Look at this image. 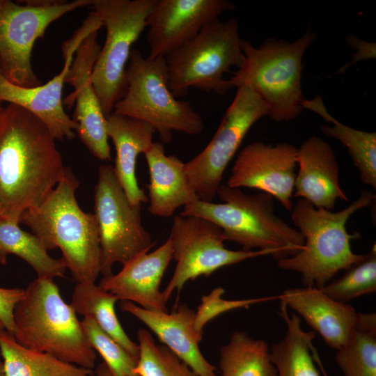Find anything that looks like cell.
Instances as JSON below:
<instances>
[{
    "label": "cell",
    "instance_id": "1",
    "mask_svg": "<svg viewBox=\"0 0 376 376\" xmlns=\"http://www.w3.org/2000/svg\"><path fill=\"white\" fill-rule=\"evenodd\" d=\"M45 124L15 104L0 122V218L19 224L24 212L40 205L61 180V155Z\"/></svg>",
    "mask_w": 376,
    "mask_h": 376
},
{
    "label": "cell",
    "instance_id": "2",
    "mask_svg": "<svg viewBox=\"0 0 376 376\" xmlns=\"http://www.w3.org/2000/svg\"><path fill=\"white\" fill-rule=\"evenodd\" d=\"M79 180L69 167L38 206L22 214L26 225L48 250L58 248L77 283L95 282L100 274V242L94 214L84 212L75 192Z\"/></svg>",
    "mask_w": 376,
    "mask_h": 376
},
{
    "label": "cell",
    "instance_id": "3",
    "mask_svg": "<svg viewBox=\"0 0 376 376\" xmlns=\"http://www.w3.org/2000/svg\"><path fill=\"white\" fill-rule=\"evenodd\" d=\"M375 201V194L363 189L348 206L332 212L298 200L291 218L304 244L296 254L278 260V267L300 274L304 286L322 289L339 271L347 270L366 258V254L352 251L351 241L361 236L358 232L349 233L346 225L354 213L372 205Z\"/></svg>",
    "mask_w": 376,
    "mask_h": 376
},
{
    "label": "cell",
    "instance_id": "4",
    "mask_svg": "<svg viewBox=\"0 0 376 376\" xmlns=\"http://www.w3.org/2000/svg\"><path fill=\"white\" fill-rule=\"evenodd\" d=\"M13 316V335L20 345L80 367L95 368L96 352L54 279L33 280L16 304Z\"/></svg>",
    "mask_w": 376,
    "mask_h": 376
},
{
    "label": "cell",
    "instance_id": "5",
    "mask_svg": "<svg viewBox=\"0 0 376 376\" xmlns=\"http://www.w3.org/2000/svg\"><path fill=\"white\" fill-rule=\"evenodd\" d=\"M217 195L224 203L198 199L184 206L179 214L209 219L220 227L224 240L235 242L246 251H269L277 260L303 248L300 233L275 214L272 195L263 191L247 194L226 185L219 187Z\"/></svg>",
    "mask_w": 376,
    "mask_h": 376
},
{
    "label": "cell",
    "instance_id": "6",
    "mask_svg": "<svg viewBox=\"0 0 376 376\" xmlns=\"http://www.w3.org/2000/svg\"><path fill=\"white\" fill-rule=\"evenodd\" d=\"M316 33L307 31L297 40L269 38L258 47L242 39L244 62L228 80L231 89L247 86L268 107V116L276 122L297 118L304 110L301 87L302 58Z\"/></svg>",
    "mask_w": 376,
    "mask_h": 376
},
{
    "label": "cell",
    "instance_id": "7",
    "mask_svg": "<svg viewBox=\"0 0 376 376\" xmlns=\"http://www.w3.org/2000/svg\"><path fill=\"white\" fill-rule=\"evenodd\" d=\"M128 61L127 90L113 112L150 124L162 143L171 141L173 132L189 135L203 132L201 115L189 102L178 100L170 91L165 58L150 59L133 49Z\"/></svg>",
    "mask_w": 376,
    "mask_h": 376
},
{
    "label": "cell",
    "instance_id": "8",
    "mask_svg": "<svg viewBox=\"0 0 376 376\" xmlns=\"http://www.w3.org/2000/svg\"><path fill=\"white\" fill-rule=\"evenodd\" d=\"M238 21L219 18L206 24L189 42L165 57L169 88L177 98L191 88L224 95L231 88L224 75L240 68L244 56Z\"/></svg>",
    "mask_w": 376,
    "mask_h": 376
},
{
    "label": "cell",
    "instance_id": "9",
    "mask_svg": "<svg viewBox=\"0 0 376 376\" xmlns=\"http://www.w3.org/2000/svg\"><path fill=\"white\" fill-rule=\"evenodd\" d=\"M157 0H93L91 6L107 30L95 63L91 81L105 117L125 95L127 68L132 45L147 26Z\"/></svg>",
    "mask_w": 376,
    "mask_h": 376
},
{
    "label": "cell",
    "instance_id": "10",
    "mask_svg": "<svg viewBox=\"0 0 376 376\" xmlns=\"http://www.w3.org/2000/svg\"><path fill=\"white\" fill-rule=\"evenodd\" d=\"M93 1L28 0L22 5L6 0L0 12V71L3 75L18 86L41 85L31 65L35 42L52 22L77 8L91 6Z\"/></svg>",
    "mask_w": 376,
    "mask_h": 376
},
{
    "label": "cell",
    "instance_id": "11",
    "mask_svg": "<svg viewBox=\"0 0 376 376\" xmlns=\"http://www.w3.org/2000/svg\"><path fill=\"white\" fill-rule=\"evenodd\" d=\"M93 214L100 237L103 276L113 274L114 263L124 265L154 246L150 233L141 223V205L130 203L112 165H101L98 169Z\"/></svg>",
    "mask_w": 376,
    "mask_h": 376
},
{
    "label": "cell",
    "instance_id": "12",
    "mask_svg": "<svg viewBox=\"0 0 376 376\" xmlns=\"http://www.w3.org/2000/svg\"><path fill=\"white\" fill-rule=\"evenodd\" d=\"M264 101L247 86L237 88L235 96L206 147L185 163L188 182L198 199L212 202L224 173L251 127L268 116Z\"/></svg>",
    "mask_w": 376,
    "mask_h": 376
},
{
    "label": "cell",
    "instance_id": "13",
    "mask_svg": "<svg viewBox=\"0 0 376 376\" xmlns=\"http://www.w3.org/2000/svg\"><path fill=\"white\" fill-rule=\"evenodd\" d=\"M169 238L176 265L171 280L162 291L166 302L173 292H180L188 281L200 276L208 277L221 267L247 259L273 256L269 251H234L226 248L220 227L199 217L175 216Z\"/></svg>",
    "mask_w": 376,
    "mask_h": 376
},
{
    "label": "cell",
    "instance_id": "14",
    "mask_svg": "<svg viewBox=\"0 0 376 376\" xmlns=\"http://www.w3.org/2000/svg\"><path fill=\"white\" fill-rule=\"evenodd\" d=\"M297 150L286 142L275 145L262 141L249 143L239 152L226 185L259 189L292 211Z\"/></svg>",
    "mask_w": 376,
    "mask_h": 376
},
{
    "label": "cell",
    "instance_id": "15",
    "mask_svg": "<svg viewBox=\"0 0 376 376\" xmlns=\"http://www.w3.org/2000/svg\"><path fill=\"white\" fill-rule=\"evenodd\" d=\"M93 32V26L83 22L71 38L63 43V67L59 74L45 84L18 86L9 81L0 71V103L15 104L33 113L45 124L55 140L73 139L77 125L64 111L62 92L78 46Z\"/></svg>",
    "mask_w": 376,
    "mask_h": 376
},
{
    "label": "cell",
    "instance_id": "16",
    "mask_svg": "<svg viewBox=\"0 0 376 376\" xmlns=\"http://www.w3.org/2000/svg\"><path fill=\"white\" fill-rule=\"evenodd\" d=\"M97 31L88 35L78 46L68 70L65 83L74 91L64 100L68 107L75 102L72 120L75 132L91 153L100 160H111L106 117L91 81L92 71L101 49Z\"/></svg>",
    "mask_w": 376,
    "mask_h": 376
},
{
    "label": "cell",
    "instance_id": "17",
    "mask_svg": "<svg viewBox=\"0 0 376 376\" xmlns=\"http://www.w3.org/2000/svg\"><path fill=\"white\" fill-rule=\"evenodd\" d=\"M235 8L226 0H157L146 22L148 58H165L221 14Z\"/></svg>",
    "mask_w": 376,
    "mask_h": 376
},
{
    "label": "cell",
    "instance_id": "18",
    "mask_svg": "<svg viewBox=\"0 0 376 376\" xmlns=\"http://www.w3.org/2000/svg\"><path fill=\"white\" fill-rule=\"evenodd\" d=\"M173 259L171 239L150 253H143L127 263L116 274L103 276L99 286L117 296L120 301L134 302L150 311L168 313L159 287Z\"/></svg>",
    "mask_w": 376,
    "mask_h": 376
},
{
    "label": "cell",
    "instance_id": "19",
    "mask_svg": "<svg viewBox=\"0 0 376 376\" xmlns=\"http://www.w3.org/2000/svg\"><path fill=\"white\" fill-rule=\"evenodd\" d=\"M120 306L148 327L198 376H217L215 366L208 362L199 349L203 332L196 330L195 311L189 306L180 304L171 313L148 311L129 301H122Z\"/></svg>",
    "mask_w": 376,
    "mask_h": 376
},
{
    "label": "cell",
    "instance_id": "20",
    "mask_svg": "<svg viewBox=\"0 0 376 376\" xmlns=\"http://www.w3.org/2000/svg\"><path fill=\"white\" fill-rule=\"evenodd\" d=\"M298 171L294 186L295 197L315 208L332 211L336 201H348L339 181V164L331 146L324 139L311 136L297 150Z\"/></svg>",
    "mask_w": 376,
    "mask_h": 376
},
{
    "label": "cell",
    "instance_id": "21",
    "mask_svg": "<svg viewBox=\"0 0 376 376\" xmlns=\"http://www.w3.org/2000/svg\"><path fill=\"white\" fill-rule=\"evenodd\" d=\"M318 332L329 347L337 350L347 341L356 323V309L311 286L288 288L278 295Z\"/></svg>",
    "mask_w": 376,
    "mask_h": 376
},
{
    "label": "cell",
    "instance_id": "22",
    "mask_svg": "<svg viewBox=\"0 0 376 376\" xmlns=\"http://www.w3.org/2000/svg\"><path fill=\"white\" fill-rule=\"evenodd\" d=\"M106 131L116 150L114 172L128 201L132 205L148 202L138 185L136 164L138 156L151 148L155 129L145 121L112 112L106 117Z\"/></svg>",
    "mask_w": 376,
    "mask_h": 376
},
{
    "label": "cell",
    "instance_id": "23",
    "mask_svg": "<svg viewBox=\"0 0 376 376\" xmlns=\"http://www.w3.org/2000/svg\"><path fill=\"white\" fill-rule=\"evenodd\" d=\"M150 182L148 212L157 217H170L175 210L198 200L185 170V163L175 155H166L164 143L153 142L144 154Z\"/></svg>",
    "mask_w": 376,
    "mask_h": 376
},
{
    "label": "cell",
    "instance_id": "24",
    "mask_svg": "<svg viewBox=\"0 0 376 376\" xmlns=\"http://www.w3.org/2000/svg\"><path fill=\"white\" fill-rule=\"evenodd\" d=\"M279 315L287 329L283 338L270 348L271 361L276 370L274 376H320L311 352L315 332L303 329L299 315H290L283 301Z\"/></svg>",
    "mask_w": 376,
    "mask_h": 376
},
{
    "label": "cell",
    "instance_id": "25",
    "mask_svg": "<svg viewBox=\"0 0 376 376\" xmlns=\"http://www.w3.org/2000/svg\"><path fill=\"white\" fill-rule=\"evenodd\" d=\"M304 109H310L332 126L322 125L321 132L338 139L347 148L350 156L359 172L361 181L366 185L376 189V132L356 130L338 121L327 110L322 98L316 96L312 100H304Z\"/></svg>",
    "mask_w": 376,
    "mask_h": 376
},
{
    "label": "cell",
    "instance_id": "26",
    "mask_svg": "<svg viewBox=\"0 0 376 376\" xmlns=\"http://www.w3.org/2000/svg\"><path fill=\"white\" fill-rule=\"evenodd\" d=\"M0 354L7 376H93V370L20 345L5 329L0 331Z\"/></svg>",
    "mask_w": 376,
    "mask_h": 376
},
{
    "label": "cell",
    "instance_id": "27",
    "mask_svg": "<svg viewBox=\"0 0 376 376\" xmlns=\"http://www.w3.org/2000/svg\"><path fill=\"white\" fill-rule=\"evenodd\" d=\"M10 254L26 261L38 278L65 277L67 268L62 258L51 257L41 240L23 230L19 223L0 218V263L5 265Z\"/></svg>",
    "mask_w": 376,
    "mask_h": 376
},
{
    "label": "cell",
    "instance_id": "28",
    "mask_svg": "<svg viewBox=\"0 0 376 376\" xmlns=\"http://www.w3.org/2000/svg\"><path fill=\"white\" fill-rule=\"evenodd\" d=\"M118 301L117 296L95 282H87L76 284L70 304L77 314L92 318L127 352L139 357V344L130 338L117 318L115 305Z\"/></svg>",
    "mask_w": 376,
    "mask_h": 376
},
{
    "label": "cell",
    "instance_id": "29",
    "mask_svg": "<svg viewBox=\"0 0 376 376\" xmlns=\"http://www.w3.org/2000/svg\"><path fill=\"white\" fill-rule=\"evenodd\" d=\"M219 369L221 376H274L276 373L268 344L244 331L233 333L229 342L221 347Z\"/></svg>",
    "mask_w": 376,
    "mask_h": 376
},
{
    "label": "cell",
    "instance_id": "30",
    "mask_svg": "<svg viewBox=\"0 0 376 376\" xmlns=\"http://www.w3.org/2000/svg\"><path fill=\"white\" fill-rule=\"evenodd\" d=\"M334 359L344 376H376V313L358 312L347 343Z\"/></svg>",
    "mask_w": 376,
    "mask_h": 376
},
{
    "label": "cell",
    "instance_id": "31",
    "mask_svg": "<svg viewBox=\"0 0 376 376\" xmlns=\"http://www.w3.org/2000/svg\"><path fill=\"white\" fill-rule=\"evenodd\" d=\"M139 354L134 373L139 376H198L164 345L157 344L146 329L137 331Z\"/></svg>",
    "mask_w": 376,
    "mask_h": 376
},
{
    "label": "cell",
    "instance_id": "32",
    "mask_svg": "<svg viewBox=\"0 0 376 376\" xmlns=\"http://www.w3.org/2000/svg\"><path fill=\"white\" fill-rule=\"evenodd\" d=\"M340 278L330 281L321 290L332 299L346 303L376 290V245L366 258L354 265Z\"/></svg>",
    "mask_w": 376,
    "mask_h": 376
},
{
    "label": "cell",
    "instance_id": "33",
    "mask_svg": "<svg viewBox=\"0 0 376 376\" xmlns=\"http://www.w3.org/2000/svg\"><path fill=\"white\" fill-rule=\"evenodd\" d=\"M91 347L97 352L116 376H134L139 357L127 352L91 317L81 321Z\"/></svg>",
    "mask_w": 376,
    "mask_h": 376
},
{
    "label": "cell",
    "instance_id": "34",
    "mask_svg": "<svg viewBox=\"0 0 376 376\" xmlns=\"http://www.w3.org/2000/svg\"><path fill=\"white\" fill-rule=\"evenodd\" d=\"M224 289L217 287L207 295L201 297V303L195 311L194 327L196 331L203 332L204 326L213 318L226 312L240 308H249L251 305L279 299L277 296L263 297L246 299L229 300L222 298Z\"/></svg>",
    "mask_w": 376,
    "mask_h": 376
},
{
    "label": "cell",
    "instance_id": "35",
    "mask_svg": "<svg viewBox=\"0 0 376 376\" xmlns=\"http://www.w3.org/2000/svg\"><path fill=\"white\" fill-rule=\"evenodd\" d=\"M24 295V289L22 288H0V321L5 330L11 334L15 329L14 309Z\"/></svg>",
    "mask_w": 376,
    "mask_h": 376
},
{
    "label": "cell",
    "instance_id": "36",
    "mask_svg": "<svg viewBox=\"0 0 376 376\" xmlns=\"http://www.w3.org/2000/svg\"><path fill=\"white\" fill-rule=\"evenodd\" d=\"M346 40L347 42L352 47L358 50L354 55V60L352 62L349 63L347 66L360 60L375 58V42H366L354 36H347ZM347 66L342 68L340 71L344 70Z\"/></svg>",
    "mask_w": 376,
    "mask_h": 376
},
{
    "label": "cell",
    "instance_id": "37",
    "mask_svg": "<svg viewBox=\"0 0 376 376\" xmlns=\"http://www.w3.org/2000/svg\"><path fill=\"white\" fill-rule=\"evenodd\" d=\"M93 376H116L108 366L102 361L94 369ZM134 376H139L135 375Z\"/></svg>",
    "mask_w": 376,
    "mask_h": 376
},
{
    "label": "cell",
    "instance_id": "38",
    "mask_svg": "<svg viewBox=\"0 0 376 376\" xmlns=\"http://www.w3.org/2000/svg\"><path fill=\"white\" fill-rule=\"evenodd\" d=\"M312 355H313V357L314 359V361L315 362V363L318 366L320 371L322 372L323 376H328V375L327 374L325 370H324V368L323 366V364L322 363V361L320 358V356H319V354H318V352L317 350V349L313 346V348H312Z\"/></svg>",
    "mask_w": 376,
    "mask_h": 376
},
{
    "label": "cell",
    "instance_id": "39",
    "mask_svg": "<svg viewBox=\"0 0 376 376\" xmlns=\"http://www.w3.org/2000/svg\"><path fill=\"white\" fill-rule=\"evenodd\" d=\"M0 376H7L5 369H4L3 363L1 360H0Z\"/></svg>",
    "mask_w": 376,
    "mask_h": 376
},
{
    "label": "cell",
    "instance_id": "40",
    "mask_svg": "<svg viewBox=\"0 0 376 376\" xmlns=\"http://www.w3.org/2000/svg\"><path fill=\"white\" fill-rule=\"evenodd\" d=\"M4 107L2 106V103H0V122L3 116Z\"/></svg>",
    "mask_w": 376,
    "mask_h": 376
},
{
    "label": "cell",
    "instance_id": "41",
    "mask_svg": "<svg viewBox=\"0 0 376 376\" xmlns=\"http://www.w3.org/2000/svg\"><path fill=\"white\" fill-rule=\"evenodd\" d=\"M6 0H0V12L1 11V10L3 9L5 3H6Z\"/></svg>",
    "mask_w": 376,
    "mask_h": 376
},
{
    "label": "cell",
    "instance_id": "42",
    "mask_svg": "<svg viewBox=\"0 0 376 376\" xmlns=\"http://www.w3.org/2000/svg\"><path fill=\"white\" fill-rule=\"evenodd\" d=\"M5 329H4V327L3 325V324L1 323V322L0 321V331Z\"/></svg>",
    "mask_w": 376,
    "mask_h": 376
},
{
    "label": "cell",
    "instance_id": "43",
    "mask_svg": "<svg viewBox=\"0 0 376 376\" xmlns=\"http://www.w3.org/2000/svg\"><path fill=\"white\" fill-rule=\"evenodd\" d=\"M1 205H0V216H1Z\"/></svg>",
    "mask_w": 376,
    "mask_h": 376
}]
</instances>
